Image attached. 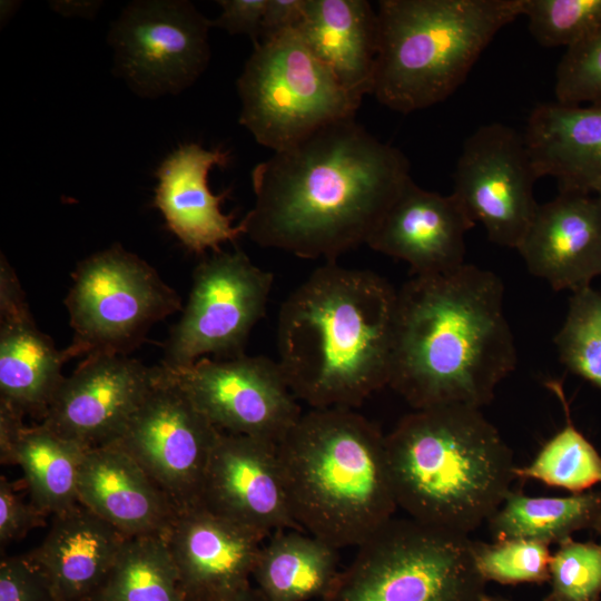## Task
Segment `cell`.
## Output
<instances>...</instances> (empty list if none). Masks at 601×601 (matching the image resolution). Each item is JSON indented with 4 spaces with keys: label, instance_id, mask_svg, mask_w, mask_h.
Instances as JSON below:
<instances>
[{
    "label": "cell",
    "instance_id": "6da1fadb",
    "mask_svg": "<svg viewBox=\"0 0 601 601\" xmlns=\"http://www.w3.org/2000/svg\"><path fill=\"white\" fill-rule=\"evenodd\" d=\"M408 179L397 148L343 119L254 167L255 205L239 224L262 247L335 262L367 243Z\"/></svg>",
    "mask_w": 601,
    "mask_h": 601
},
{
    "label": "cell",
    "instance_id": "7a4b0ae2",
    "mask_svg": "<svg viewBox=\"0 0 601 601\" xmlns=\"http://www.w3.org/2000/svg\"><path fill=\"white\" fill-rule=\"evenodd\" d=\"M503 297L473 265L413 276L397 290L388 386L415 410L489 404L518 362Z\"/></svg>",
    "mask_w": 601,
    "mask_h": 601
},
{
    "label": "cell",
    "instance_id": "3957f363",
    "mask_svg": "<svg viewBox=\"0 0 601 601\" xmlns=\"http://www.w3.org/2000/svg\"><path fill=\"white\" fill-rule=\"evenodd\" d=\"M397 290L382 276L327 262L282 304L278 364L311 408H353L388 385Z\"/></svg>",
    "mask_w": 601,
    "mask_h": 601
},
{
    "label": "cell",
    "instance_id": "277c9868",
    "mask_svg": "<svg viewBox=\"0 0 601 601\" xmlns=\"http://www.w3.org/2000/svg\"><path fill=\"white\" fill-rule=\"evenodd\" d=\"M397 508L427 526L469 536L511 492L513 453L480 408L415 410L385 435Z\"/></svg>",
    "mask_w": 601,
    "mask_h": 601
},
{
    "label": "cell",
    "instance_id": "5b68a950",
    "mask_svg": "<svg viewBox=\"0 0 601 601\" xmlns=\"http://www.w3.org/2000/svg\"><path fill=\"white\" fill-rule=\"evenodd\" d=\"M299 528L341 549L358 546L397 509L385 435L352 408H312L277 444Z\"/></svg>",
    "mask_w": 601,
    "mask_h": 601
},
{
    "label": "cell",
    "instance_id": "8992f818",
    "mask_svg": "<svg viewBox=\"0 0 601 601\" xmlns=\"http://www.w3.org/2000/svg\"><path fill=\"white\" fill-rule=\"evenodd\" d=\"M524 0H382L372 92L408 114L439 104L465 80Z\"/></svg>",
    "mask_w": 601,
    "mask_h": 601
},
{
    "label": "cell",
    "instance_id": "52a82bcc",
    "mask_svg": "<svg viewBox=\"0 0 601 601\" xmlns=\"http://www.w3.org/2000/svg\"><path fill=\"white\" fill-rule=\"evenodd\" d=\"M466 535L392 518L357 548L321 601H483Z\"/></svg>",
    "mask_w": 601,
    "mask_h": 601
},
{
    "label": "cell",
    "instance_id": "ba28073f",
    "mask_svg": "<svg viewBox=\"0 0 601 601\" xmlns=\"http://www.w3.org/2000/svg\"><path fill=\"white\" fill-rule=\"evenodd\" d=\"M237 80L239 124L273 151L354 118L362 99L347 91L295 29L258 41Z\"/></svg>",
    "mask_w": 601,
    "mask_h": 601
},
{
    "label": "cell",
    "instance_id": "9c48e42d",
    "mask_svg": "<svg viewBox=\"0 0 601 601\" xmlns=\"http://www.w3.org/2000/svg\"><path fill=\"white\" fill-rule=\"evenodd\" d=\"M65 299L73 329L69 358L127 355L150 327L181 309L177 292L157 270L121 245L78 263Z\"/></svg>",
    "mask_w": 601,
    "mask_h": 601
},
{
    "label": "cell",
    "instance_id": "30bf717a",
    "mask_svg": "<svg viewBox=\"0 0 601 601\" xmlns=\"http://www.w3.org/2000/svg\"><path fill=\"white\" fill-rule=\"evenodd\" d=\"M274 275L257 267L242 250L215 252L193 273L180 319L165 343L169 368H180L214 355H244L254 326L264 317Z\"/></svg>",
    "mask_w": 601,
    "mask_h": 601
},
{
    "label": "cell",
    "instance_id": "8fae6325",
    "mask_svg": "<svg viewBox=\"0 0 601 601\" xmlns=\"http://www.w3.org/2000/svg\"><path fill=\"white\" fill-rule=\"evenodd\" d=\"M210 27L189 1H132L108 35L114 73L144 98L178 95L207 68Z\"/></svg>",
    "mask_w": 601,
    "mask_h": 601
},
{
    "label": "cell",
    "instance_id": "7c38bea8",
    "mask_svg": "<svg viewBox=\"0 0 601 601\" xmlns=\"http://www.w3.org/2000/svg\"><path fill=\"white\" fill-rule=\"evenodd\" d=\"M220 431L157 366V377L115 444L129 454L177 511L199 504Z\"/></svg>",
    "mask_w": 601,
    "mask_h": 601
},
{
    "label": "cell",
    "instance_id": "4fadbf2b",
    "mask_svg": "<svg viewBox=\"0 0 601 601\" xmlns=\"http://www.w3.org/2000/svg\"><path fill=\"white\" fill-rule=\"evenodd\" d=\"M164 373L219 431L275 444L303 414L277 361L266 356L203 357Z\"/></svg>",
    "mask_w": 601,
    "mask_h": 601
},
{
    "label": "cell",
    "instance_id": "5bb4252c",
    "mask_svg": "<svg viewBox=\"0 0 601 601\" xmlns=\"http://www.w3.org/2000/svg\"><path fill=\"white\" fill-rule=\"evenodd\" d=\"M538 179L523 135L492 122L465 139L452 194L492 243L518 248L539 207L533 196Z\"/></svg>",
    "mask_w": 601,
    "mask_h": 601
},
{
    "label": "cell",
    "instance_id": "9a60e30c",
    "mask_svg": "<svg viewBox=\"0 0 601 601\" xmlns=\"http://www.w3.org/2000/svg\"><path fill=\"white\" fill-rule=\"evenodd\" d=\"M156 377L157 366L127 355H89L62 380L41 423L88 449L110 444Z\"/></svg>",
    "mask_w": 601,
    "mask_h": 601
},
{
    "label": "cell",
    "instance_id": "2e32d148",
    "mask_svg": "<svg viewBox=\"0 0 601 601\" xmlns=\"http://www.w3.org/2000/svg\"><path fill=\"white\" fill-rule=\"evenodd\" d=\"M199 504L264 538L300 530L288 500L277 444L219 433L206 469Z\"/></svg>",
    "mask_w": 601,
    "mask_h": 601
},
{
    "label": "cell",
    "instance_id": "e0dca14e",
    "mask_svg": "<svg viewBox=\"0 0 601 601\" xmlns=\"http://www.w3.org/2000/svg\"><path fill=\"white\" fill-rule=\"evenodd\" d=\"M164 538L188 601L223 598L252 585L266 540L200 504L178 511Z\"/></svg>",
    "mask_w": 601,
    "mask_h": 601
},
{
    "label": "cell",
    "instance_id": "ac0fdd59",
    "mask_svg": "<svg viewBox=\"0 0 601 601\" xmlns=\"http://www.w3.org/2000/svg\"><path fill=\"white\" fill-rule=\"evenodd\" d=\"M474 226L453 194L425 190L411 178L366 244L406 262L413 276L440 275L465 264V234Z\"/></svg>",
    "mask_w": 601,
    "mask_h": 601
},
{
    "label": "cell",
    "instance_id": "d6986e66",
    "mask_svg": "<svg viewBox=\"0 0 601 601\" xmlns=\"http://www.w3.org/2000/svg\"><path fill=\"white\" fill-rule=\"evenodd\" d=\"M529 272L555 290L572 293L601 275V199L594 194L560 191L539 205L516 248Z\"/></svg>",
    "mask_w": 601,
    "mask_h": 601
},
{
    "label": "cell",
    "instance_id": "ffe728a7",
    "mask_svg": "<svg viewBox=\"0 0 601 601\" xmlns=\"http://www.w3.org/2000/svg\"><path fill=\"white\" fill-rule=\"evenodd\" d=\"M229 159L220 147L208 150L190 142L180 145L156 169L154 206L166 227L193 253L219 252L221 244L244 234L240 224L233 225L234 216L221 211L229 190L214 195L208 185L211 168L225 167Z\"/></svg>",
    "mask_w": 601,
    "mask_h": 601
},
{
    "label": "cell",
    "instance_id": "44dd1931",
    "mask_svg": "<svg viewBox=\"0 0 601 601\" xmlns=\"http://www.w3.org/2000/svg\"><path fill=\"white\" fill-rule=\"evenodd\" d=\"M65 349L36 325L24 293L4 255L0 260V401L43 417L65 376Z\"/></svg>",
    "mask_w": 601,
    "mask_h": 601
},
{
    "label": "cell",
    "instance_id": "7402d4cb",
    "mask_svg": "<svg viewBox=\"0 0 601 601\" xmlns=\"http://www.w3.org/2000/svg\"><path fill=\"white\" fill-rule=\"evenodd\" d=\"M78 500L130 538L165 536L178 512L144 469L115 444L88 449Z\"/></svg>",
    "mask_w": 601,
    "mask_h": 601
},
{
    "label": "cell",
    "instance_id": "603a6c76",
    "mask_svg": "<svg viewBox=\"0 0 601 601\" xmlns=\"http://www.w3.org/2000/svg\"><path fill=\"white\" fill-rule=\"evenodd\" d=\"M538 177L560 191H601V105L539 104L523 134Z\"/></svg>",
    "mask_w": 601,
    "mask_h": 601
},
{
    "label": "cell",
    "instance_id": "cb8c5ba5",
    "mask_svg": "<svg viewBox=\"0 0 601 601\" xmlns=\"http://www.w3.org/2000/svg\"><path fill=\"white\" fill-rule=\"evenodd\" d=\"M129 538L78 503L53 515L41 544L27 554L61 601H88Z\"/></svg>",
    "mask_w": 601,
    "mask_h": 601
},
{
    "label": "cell",
    "instance_id": "d4e9b609",
    "mask_svg": "<svg viewBox=\"0 0 601 601\" xmlns=\"http://www.w3.org/2000/svg\"><path fill=\"white\" fill-rule=\"evenodd\" d=\"M295 30L347 91L371 95L378 22L368 1L304 0Z\"/></svg>",
    "mask_w": 601,
    "mask_h": 601
},
{
    "label": "cell",
    "instance_id": "484cf974",
    "mask_svg": "<svg viewBox=\"0 0 601 601\" xmlns=\"http://www.w3.org/2000/svg\"><path fill=\"white\" fill-rule=\"evenodd\" d=\"M338 549L300 530H280L260 546L252 579L267 601L324 598L338 574Z\"/></svg>",
    "mask_w": 601,
    "mask_h": 601
},
{
    "label": "cell",
    "instance_id": "4316f807",
    "mask_svg": "<svg viewBox=\"0 0 601 601\" xmlns=\"http://www.w3.org/2000/svg\"><path fill=\"white\" fill-rule=\"evenodd\" d=\"M87 451L40 423L24 425L1 462L18 464L31 502L48 515H56L79 503V475Z\"/></svg>",
    "mask_w": 601,
    "mask_h": 601
},
{
    "label": "cell",
    "instance_id": "83f0119b",
    "mask_svg": "<svg viewBox=\"0 0 601 601\" xmlns=\"http://www.w3.org/2000/svg\"><path fill=\"white\" fill-rule=\"evenodd\" d=\"M601 522V492L566 496H532L512 491L487 520L494 540L528 539L562 543L580 530Z\"/></svg>",
    "mask_w": 601,
    "mask_h": 601
},
{
    "label": "cell",
    "instance_id": "f1b7e54d",
    "mask_svg": "<svg viewBox=\"0 0 601 601\" xmlns=\"http://www.w3.org/2000/svg\"><path fill=\"white\" fill-rule=\"evenodd\" d=\"M88 601H188L164 536L129 538Z\"/></svg>",
    "mask_w": 601,
    "mask_h": 601
},
{
    "label": "cell",
    "instance_id": "f546056e",
    "mask_svg": "<svg viewBox=\"0 0 601 601\" xmlns=\"http://www.w3.org/2000/svg\"><path fill=\"white\" fill-rule=\"evenodd\" d=\"M562 404L565 424L546 441L533 460L516 466V479H531L545 485L582 493L601 484V455L574 426L566 397L560 382H546Z\"/></svg>",
    "mask_w": 601,
    "mask_h": 601
},
{
    "label": "cell",
    "instance_id": "4dcf8cb0",
    "mask_svg": "<svg viewBox=\"0 0 601 601\" xmlns=\"http://www.w3.org/2000/svg\"><path fill=\"white\" fill-rule=\"evenodd\" d=\"M554 343L571 373L601 388V292L589 286L572 293Z\"/></svg>",
    "mask_w": 601,
    "mask_h": 601
},
{
    "label": "cell",
    "instance_id": "1f68e13d",
    "mask_svg": "<svg viewBox=\"0 0 601 601\" xmlns=\"http://www.w3.org/2000/svg\"><path fill=\"white\" fill-rule=\"evenodd\" d=\"M522 16L544 47L570 49L601 31V0H524Z\"/></svg>",
    "mask_w": 601,
    "mask_h": 601
},
{
    "label": "cell",
    "instance_id": "d6a6232c",
    "mask_svg": "<svg viewBox=\"0 0 601 601\" xmlns=\"http://www.w3.org/2000/svg\"><path fill=\"white\" fill-rule=\"evenodd\" d=\"M472 554L481 577L501 584L549 581L550 545L535 540L504 539L492 543L472 541Z\"/></svg>",
    "mask_w": 601,
    "mask_h": 601
},
{
    "label": "cell",
    "instance_id": "836d02e7",
    "mask_svg": "<svg viewBox=\"0 0 601 601\" xmlns=\"http://www.w3.org/2000/svg\"><path fill=\"white\" fill-rule=\"evenodd\" d=\"M544 601H600L601 543L570 538L551 555Z\"/></svg>",
    "mask_w": 601,
    "mask_h": 601
},
{
    "label": "cell",
    "instance_id": "e575fe53",
    "mask_svg": "<svg viewBox=\"0 0 601 601\" xmlns=\"http://www.w3.org/2000/svg\"><path fill=\"white\" fill-rule=\"evenodd\" d=\"M558 102L601 105V31L562 56L555 75Z\"/></svg>",
    "mask_w": 601,
    "mask_h": 601
},
{
    "label": "cell",
    "instance_id": "d590c367",
    "mask_svg": "<svg viewBox=\"0 0 601 601\" xmlns=\"http://www.w3.org/2000/svg\"><path fill=\"white\" fill-rule=\"evenodd\" d=\"M0 601H61L43 571L28 556L2 558Z\"/></svg>",
    "mask_w": 601,
    "mask_h": 601
},
{
    "label": "cell",
    "instance_id": "8d00e7d4",
    "mask_svg": "<svg viewBox=\"0 0 601 601\" xmlns=\"http://www.w3.org/2000/svg\"><path fill=\"white\" fill-rule=\"evenodd\" d=\"M47 513L32 502L27 503L17 493L14 484L0 479V544L22 539L29 531L46 523Z\"/></svg>",
    "mask_w": 601,
    "mask_h": 601
},
{
    "label": "cell",
    "instance_id": "74e56055",
    "mask_svg": "<svg viewBox=\"0 0 601 601\" xmlns=\"http://www.w3.org/2000/svg\"><path fill=\"white\" fill-rule=\"evenodd\" d=\"M267 0H219L221 13L210 21L231 35H248L254 43L259 40L262 20Z\"/></svg>",
    "mask_w": 601,
    "mask_h": 601
},
{
    "label": "cell",
    "instance_id": "f35d334b",
    "mask_svg": "<svg viewBox=\"0 0 601 601\" xmlns=\"http://www.w3.org/2000/svg\"><path fill=\"white\" fill-rule=\"evenodd\" d=\"M303 6L304 0H267L258 41L273 39L295 29L300 20Z\"/></svg>",
    "mask_w": 601,
    "mask_h": 601
},
{
    "label": "cell",
    "instance_id": "ab89813d",
    "mask_svg": "<svg viewBox=\"0 0 601 601\" xmlns=\"http://www.w3.org/2000/svg\"><path fill=\"white\" fill-rule=\"evenodd\" d=\"M101 1H78V0H58L50 1L49 6L59 14L65 17H78L92 19L101 6Z\"/></svg>",
    "mask_w": 601,
    "mask_h": 601
},
{
    "label": "cell",
    "instance_id": "60d3db41",
    "mask_svg": "<svg viewBox=\"0 0 601 601\" xmlns=\"http://www.w3.org/2000/svg\"><path fill=\"white\" fill-rule=\"evenodd\" d=\"M204 601H267V600L256 587L249 585L248 588L239 592L233 593L230 595L211 599V600H204Z\"/></svg>",
    "mask_w": 601,
    "mask_h": 601
},
{
    "label": "cell",
    "instance_id": "b9f144b4",
    "mask_svg": "<svg viewBox=\"0 0 601 601\" xmlns=\"http://www.w3.org/2000/svg\"><path fill=\"white\" fill-rule=\"evenodd\" d=\"M13 4L12 1H1V21L13 13Z\"/></svg>",
    "mask_w": 601,
    "mask_h": 601
},
{
    "label": "cell",
    "instance_id": "7bdbcfd3",
    "mask_svg": "<svg viewBox=\"0 0 601 601\" xmlns=\"http://www.w3.org/2000/svg\"><path fill=\"white\" fill-rule=\"evenodd\" d=\"M483 601H511V600H508V599L502 598V597L485 594Z\"/></svg>",
    "mask_w": 601,
    "mask_h": 601
},
{
    "label": "cell",
    "instance_id": "ee69618b",
    "mask_svg": "<svg viewBox=\"0 0 601 601\" xmlns=\"http://www.w3.org/2000/svg\"><path fill=\"white\" fill-rule=\"evenodd\" d=\"M601 539V522L599 523L597 530H595ZM601 543V542H600Z\"/></svg>",
    "mask_w": 601,
    "mask_h": 601
},
{
    "label": "cell",
    "instance_id": "f6af8a7d",
    "mask_svg": "<svg viewBox=\"0 0 601 601\" xmlns=\"http://www.w3.org/2000/svg\"><path fill=\"white\" fill-rule=\"evenodd\" d=\"M597 195H598V196L600 197V199H601V191H600L599 194H597Z\"/></svg>",
    "mask_w": 601,
    "mask_h": 601
}]
</instances>
